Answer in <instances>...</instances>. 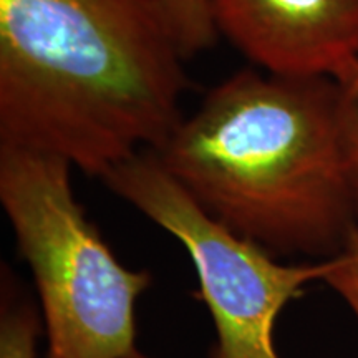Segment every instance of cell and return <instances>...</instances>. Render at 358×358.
Listing matches in <instances>:
<instances>
[{"instance_id":"6da1fadb","label":"cell","mask_w":358,"mask_h":358,"mask_svg":"<svg viewBox=\"0 0 358 358\" xmlns=\"http://www.w3.org/2000/svg\"><path fill=\"white\" fill-rule=\"evenodd\" d=\"M185 60L159 0H0V148L101 179L182 118Z\"/></svg>"},{"instance_id":"7a4b0ae2","label":"cell","mask_w":358,"mask_h":358,"mask_svg":"<svg viewBox=\"0 0 358 358\" xmlns=\"http://www.w3.org/2000/svg\"><path fill=\"white\" fill-rule=\"evenodd\" d=\"M338 82L244 69L153 153L213 219L275 257L330 259L357 226Z\"/></svg>"},{"instance_id":"3957f363","label":"cell","mask_w":358,"mask_h":358,"mask_svg":"<svg viewBox=\"0 0 358 358\" xmlns=\"http://www.w3.org/2000/svg\"><path fill=\"white\" fill-rule=\"evenodd\" d=\"M71 169L58 156L0 148V203L32 271L47 358H141L136 303L153 277L116 259L75 196Z\"/></svg>"},{"instance_id":"277c9868","label":"cell","mask_w":358,"mask_h":358,"mask_svg":"<svg viewBox=\"0 0 358 358\" xmlns=\"http://www.w3.org/2000/svg\"><path fill=\"white\" fill-rule=\"evenodd\" d=\"M101 181L185 245L216 330L209 358H280L277 319L307 284L324 279L327 259L279 262L203 211L151 150L124 159Z\"/></svg>"},{"instance_id":"5b68a950","label":"cell","mask_w":358,"mask_h":358,"mask_svg":"<svg viewBox=\"0 0 358 358\" xmlns=\"http://www.w3.org/2000/svg\"><path fill=\"white\" fill-rule=\"evenodd\" d=\"M217 38L267 73L342 83L358 69V0H206Z\"/></svg>"},{"instance_id":"8992f818","label":"cell","mask_w":358,"mask_h":358,"mask_svg":"<svg viewBox=\"0 0 358 358\" xmlns=\"http://www.w3.org/2000/svg\"><path fill=\"white\" fill-rule=\"evenodd\" d=\"M0 282V358H37L38 338L45 330L42 312L6 266Z\"/></svg>"},{"instance_id":"52a82bcc","label":"cell","mask_w":358,"mask_h":358,"mask_svg":"<svg viewBox=\"0 0 358 358\" xmlns=\"http://www.w3.org/2000/svg\"><path fill=\"white\" fill-rule=\"evenodd\" d=\"M182 57L191 58L213 47L217 35L206 0H159Z\"/></svg>"},{"instance_id":"ba28073f","label":"cell","mask_w":358,"mask_h":358,"mask_svg":"<svg viewBox=\"0 0 358 358\" xmlns=\"http://www.w3.org/2000/svg\"><path fill=\"white\" fill-rule=\"evenodd\" d=\"M338 120L345 155L348 182H350L353 209L358 222V69L338 83Z\"/></svg>"},{"instance_id":"9c48e42d","label":"cell","mask_w":358,"mask_h":358,"mask_svg":"<svg viewBox=\"0 0 358 358\" xmlns=\"http://www.w3.org/2000/svg\"><path fill=\"white\" fill-rule=\"evenodd\" d=\"M322 280L347 302L358 319V224L350 231L337 256L327 259Z\"/></svg>"},{"instance_id":"30bf717a","label":"cell","mask_w":358,"mask_h":358,"mask_svg":"<svg viewBox=\"0 0 358 358\" xmlns=\"http://www.w3.org/2000/svg\"><path fill=\"white\" fill-rule=\"evenodd\" d=\"M141 358H148V357H146V355H145V357H141Z\"/></svg>"}]
</instances>
